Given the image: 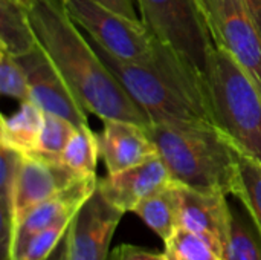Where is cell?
<instances>
[{
	"instance_id": "obj_1",
	"label": "cell",
	"mask_w": 261,
	"mask_h": 260,
	"mask_svg": "<svg viewBox=\"0 0 261 260\" xmlns=\"http://www.w3.org/2000/svg\"><path fill=\"white\" fill-rule=\"evenodd\" d=\"M28 12L38 44L87 113L102 121L124 120L144 127L151 124L99 58L87 37L80 32L64 0H37Z\"/></svg>"
},
{
	"instance_id": "obj_2",
	"label": "cell",
	"mask_w": 261,
	"mask_h": 260,
	"mask_svg": "<svg viewBox=\"0 0 261 260\" xmlns=\"http://www.w3.org/2000/svg\"><path fill=\"white\" fill-rule=\"evenodd\" d=\"M86 37L151 124L214 126L203 75L161 40L151 61L127 63L110 55L92 37Z\"/></svg>"
},
{
	"instance_id": "obj_3",
	"label": "cell",
	"mask_w": 261,
	"mask_h": 260,
	"mask_svg": "<svg viewBox=\"0 0 261 260\" xmlns=\"http://www.w3.org/2000/svg\"><path fill=\"white\" fill-rule=\"evenodd\" d=\"M147 133L174 182L202 192H234L239 150L216 126L150 124Z\"/></svg>"
},
{
	"instance_id": "obj_4",
	"label": "cell",
	"mask_w": 261,
	"mask_h": 260,
	"mask_svg": "<svg viewBox=\"0 0 261 260\" xmlns=\"http://www.w3.org/2000/svg\"><path fill=\"white\" fill-rule=\"evenodd\" d=\"M203 80L214 126L237 150L261 161V92L254 80L217 44Z\"/></svg>"
},
{
	"instance_id": "obj_5",
	"label": "cell",
	"mask_w": 261,
	"mask_h": 260,
	"mask_svg": "<svg viewBox=\"0 0 261 260\" xmlns=\"http://www.w3.org/2000/svg\"><path fill=\"white\" fill-rule=\"evenodd\" d=\"M142 21L184 61L205 75L216 46L199 0H138Z\"/></svg>"
},
{
	"instance_id": "obj_6",
	"label": "cell",
	"mask_w": 261,
	"mask_h": 260,
	"mask_svg": "<svg viewBox=\"0 0 261 260\" xmlns=\"http://www.w3.org/2000/svg\"><path fill=\"white\" fill-rule=\"evenodd\" d=\"M72 20L110 55L127 63L156 57L159 38L142 20L127 18L93 0H64Z\"/></svg>"
},
{
	"instance_id": "obj_7",
	"label": "cell",
	"mask_w": 261,
	"mask_h": 260,
	"mask_svg": "<svg viewBox=\"0 0 261 260\" xmlns=\"http://www.w3.org/2000/svg\"><path fill=\"white\" fill-rule=\"evenodd\" d=\"M214 43L225 49L261 92V34L242 0H199Z\"/></svg>"
},
{
	"instance_id": "obj_8",
	"label": "cell",
	"mask_w": 261,
	"mask_h": 260,
	"mask_svg": "<svg viewBox=\"0 0 261 260\" xmlns=\"http://www.w3.org/2000/svg\"><path fill=\"white\" fill-rule=\"evenodd\" d=\"M15 58L26 72L29 100L32 103H35L44 113H54L70 121L76 129L89 126L87 112L78 103L67 83L40 44L32 52Z\"/></svg>"
},
{
	"instance_id": "obj_9",
	"label": "cell",
	"mask_w": 261,
	"mask_h": 260,
	"mask_svg": "<svg viewBox=\"0 0 261 260\" xmlns=\"http://www.w3.org/2000/svg\"><path fill=\"white\" fill-rule=\"evenodd\" d=\"M122 215L124 211L112 205L96 187L69 227L67 260L107 259L112 236Z\"/></svg>"
},
{
	"instance_id": "obj_10",
	"label": "cell",
	"mask_w": 261,
	"mask_h": 260,
	"mask_svg": "<svg viewBox=\"0 0 261 260\" xmlns=\"http://www.w3.org/2000/svg\"><path fill=\"white\" fill-rule=\"evenodd\" d=\"M231 222L232 211L225 193L202 192L179 184L180 228L203 236L223 251L231 231Z\"/></svg>"
},
{
	"instance_id": "obj_11",
	"label": "cell",
	"mask_w": 261,
	"mask_h": 260,
	"mask_svg": "<svg viewBox=\"0 0 261 260\" xmlns=\"http://www.w3.org/2000/svg\"><path fill=\"white\" fill-rule=\"evenodd\" d=\"M171 181L167 164L158 155L139 166L98 179V190L112 205L127 213Z\"/></svg>"
},
{
	"instance_id": "obj_12",
	"label": "cell",
	"mask_w": 261,
	"mask_h": 260,
	"mask_svg": "<svg viewBox=\"0 0 261 260\" xmlns=\"http://www.w3.org/2000/svg\"><path fill=\"white\" fill-rule=\"evenodd\" d=\"M102 123V132L98 135V139L107 175L124 172L159 155L156 144L147 133V127L124 120H107Z\"/></svg>"
},
{
	"instance_id": "obj_13",
	"label": "cell",
	"mask_w": 261,
	"mask_h": 260,
	"mask_svg": "<svg viewBox=\"0 0 261 260\" xmlns=\"http://www.w3.org/2000/svg\"><path fill=\"white\" fill-rule=\"evenodd\" d=\"M81 178L83 176H78L63 162L24 156L17 181L14 227L32 207L55 196Z\"/></svg>"
},
{
	"instance_id": "obj_14",
	"label": "cell",
	"mask_w": 261,
	"mask_h": 260,
	"mask_svg": "<svg viewBox=\"0 0 261 260\" xmlns=\"http://www.w3.org/2000/svg\"><path fill=\"white\" fill-rule=\"evenodd\" d=\"M96 187H98L96 175L81 178L75 181L72 185H69L67 188H64L63 192L57 193L55 196L32 207L15 224L11 248L21 244L29 236L35 234L37 231L49 227L50 224L60 219L75 218V215L84 205V202L95 193Z\"/></svg>"
},
{
	"instance_id": "obj_15",
	"label": "cell",
	"mask_w": 261,
	"mask_h": 260,
	"mask_svg": "<svg viewBox=\"0 0 261 260\" xmlns=\"http://www.w3.org/2000/svg\"><path fill=\"white\" fill-rule=\"evenodd\" d=\"M43 124L44 112L31 100L23 101L15 113L2 116L0 144L29 156L37 149Z\"/></svg>"
},
{
	"instance_id": "obj_16",
	"label": "cell",
	"mask_w": 261,
	"mask_h": 260,
	"mask_svg": "<svg viewBox=\"0 0 261 260\" xmlns=\"http://www.w3.org/2000/svg\"><path fill=\"white\" fill-rule=\"evenodd\" d=\"M24 155L0 144V216H2V253L9 260L11 241L15 219L17 181Z\"/></svg>"
},
{
	"instance_id": "obj_17",
	"label": "cell",
	"mask_w": 261,
	"mask_h": 260,
	"mask_svg": "<svg viewBox=\"0 0 261 260\" xmlns=\"http://www.w3.org/2000/svg\"><path fill=\"white\" fill-rule=\"evenodd\" d=\"M136 213L164 242L179 228V184L171 181L139 202Z\"/></svg>"
},
{
	"instance_id": "obj_18",
	"label": "cell",
	"mask_w": 261,
	"mask_h": 260,
	"mask_svg": "<svg viewBox=\"0 0 261 260\" xmlns=\"http://www.w3.org/2000/svg\"><path fill=\"white\" fill-rule=\"evenodd\" d=\"M38 46L28 8L17 0H0V49L21 57Z\"/></svg>"
},
{
	"instance_id": "obj_19",
	"label": "cell",
	"mask_w": 261,
	"mask_h": 260,
	"mask_svg": "<svg viewBox=\"0 0 261 260\" xmlns=\"http://www.w3.org/2000/svg\"><path fill=\"white\" fill-rule=\"evenodd\" d=\"M248 208L261 238V161L239 150L234 192Z\"/></svg>"
},
{
	"instance_id": "obj_20",
	"label": "cell",
	"mask_w": 261,
	"mask_h": 260,
	"mask_svg": "<svg viewBox=\"0 0 261 260\" xmlns=\"http://www.w3.org/2000/svg\"><path fill=\"white\" fill-rule=\"evenodd\" d=\"M99 155L98 135L87 126L76 129L61 155V162L78 176H95Z\"/></svg>"
},
{
	"instance_id": "obj_21",
	"label": "cell",
	"mask_w": 261,
	"mask_h": 260,
	"mask_svg": "<svg viewBox=\"0 0 261 260\" xmlns=\"http://www.w3.org/2000/svg\"><path fill=\"white\" fill-rule=\"evenodd\" d=\"M73 218L60 219L11 248L9 260H44L61 242Z\"/></svg>"
},
{
	"instance_id": "obj_22",
	"label": "cell",
	"mask_w": 261,
	"mask_h": 260,
	"mask_svg": "<svg viewBox=\"0 0 261 260\" xmlns=\"http://www.w3.org/2000/svg\"><path fill=\"white\" fill-rule=\"evenodd\" d=\"M165 256L168 260H222L223 251L203 236L179 227L165 241Z\"/></svg>"
},
{
	"instance_id": "obj_23",
	"label": "cell",
	"mask_w": 261,
	"mask_h": 260,
	"mask_svg": "<svg viewBox=\"0 0 261 260\" xmlns=\"http://www.w3.org/2000/svg\"><path fill=\"white\" fill-rule=\"evenodd\" d=\"M75 132L76 127L70 121L54 113H44V124L37 149L29 156L61 162V155Z\"/></svg>"
},
{
	"instance_id": "obj_24",
	"label": "cell",
	"mask_w": 261,
	"mask_h": 260,
	"mask_svg": "<svg viewBox=\"0 0 261 260\" xmlns=\"http://www.w3.org/2000/svg\"><path fill=\"white\" fill-rule=\"evenodd\" d=\"M222 260H261V244L234 213Z\"/></svg>"
},
{
	"instance_id": "obj_25",
	"label": "cell",
	"mask_w": 261,
	"mask_h": 260,
	"mask_svg": "<svg viewBox=\"0 0 261 260\" xmlns=\"http://www.w3.org/2000/svg\"><path fill=\"white\" fill-rule=\"evenodd\" d=\"M0 90L3 95L18 100H29L28 77L20 61L11 54L0 49Z\"/></svg>"
},
{
	"instance_id": "obj_26",
	"label": "cell",
	"mask_w": 261,
	"mask_h": 260,
	"mask_svg": "<svg viewBox=\"0 0 261 260\" xmlns=\"http://www.w3.org/2000/svg\"><path fill=\"white\" fill-rule=\"evenodd\" d=\"M110 260H168L165 253H151L135 245H121L113 250Z\"/></svg>"
},
{
	"instance_id": "obj_27",
	"label": "cell",
	"mask_w": 261,
	"mask_h": 260,
	"mask_svg": "<svg viewBox=\"0 0 261 260\" xmlns=\"http://www.w3.org/2000/svg\"><path fill=\"white\" fill-rule=\"evenodd\" d=\"M99 5H102L104 8L107 9H112L127 18H132V20H142L136 9H135V5H133V0H93Z\"/></svg>"
},
{
	"instance_id": "obj_28",
	"label": "cell",
	"mask_w": 261,
	"mask_h": 260,
	"mask_svg": "<svg viewBox=\"0 0 261 260\" xmlns=\"http://www.w3.org/2000/svg\"><path fill=\"white\" fill-rule=\"evenodd\" d=\"M261 34V0H242Z\"/></svg>"
},
{
	"instance_id": "obj_29",
	"label": "cell",
	"mask_w": 261,
	"mask_h": 260,
	"mask_svg": "<svg viewBox=\"0 0 261 260\" xmlns=\"http://www.w3.org/2000/svg\"><path fill=\"white\" fill-rule=\"evenodd\" d=\"M67 250H69V239H67V233H66L64 238L61 239V242L58 244V247L44 260H67Z\"/></svg>"
},
{
	"instance_id": "obj_30",
	"label": "cell",
	"mask_w": 261,
	"mask_h": 260,
	"mask_svg": "<svg viewBox=\"0 0 261 260\" xmlns=\"http://www.w3.org/2000/svg\"><path fill=\"white\" fill-rule=\"evenodd\" d=\"M17 2H18V3H21L23 6H26V8L29 9V8H31V6H32L35 2H37V0H17Z\"/></svg>"
}]
</instances>
